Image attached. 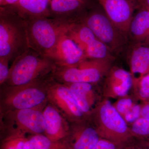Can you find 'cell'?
Returning a JSON list of instances; mask_svg holds the SVG:
<instances>
[{"mask_svg":"<svg viewBox=\"0 0 149 149\" xmlns=\"http://www.w3.org/2000/svg\"><path fill=\"white\" fill-rule=\"evenodd\" d=\"M47 56L60 67L76 66L87 58L80 46L66 33Z\"/></svg>","mask_w":149,"mask_h":149,"instance_id":"7c38bea8","label":"cell"},{"mask_svg":"<svg viewBox=\"0 0 149 149\" xmlns=\"http://www.w3.org/2000/svg\"><path fill=\"white\" fill-rule=\"evenodd\" d=\"M129 63L134 88L149 72V45L134 44L129 54Z\"/></svg>","mask_w":149,"mask_h":149,"instance_id":"ac0fdd59","label":"cell"},{"mask_svg":"<svg viewBox=\"0 0 149 149\" xmlns=\"http://www.w3.org/2000/svg\"><path fill=\"white\" fill-rule=\"evenodd\" d=\"M112 61L86 58L76 66H56L53 77L56 82L64 84L76 83L97 84L106 75L111 67Z\"/></svg>","mask_w":149,"mask_h":149,"instance_id":"52a82bcc","label":"cell"},{"mask_svg":"<svg viewBox=\"0 0 149 149\" xmlns=\"http://www.w3.org/2000/svg\"><path fill=\"white\" fill-rule=\"evenodd\" d=\"M47 101L70 123L88 118L80 109L68 86L56 82L54 78L48 88Z\"/></svg>","mask_w":149,"mask_h":149,"instance_id":"9c48e42d","label":"cell"},{"mask_svg":"<svg viewBox=\"0 0 149 149\" xmlns=\"http://www.w3.org/2000/svg\"><path fill=\"white\" fill-rule=\"evenodd\" d=\"M133 88L136 89L138 98L142 102L149 101V72Z\"/></svg>","mask_w":149,"mask_h":149,"instance_id":"cb8c5ba5","label":"cell"},{"mask_svg":"<svg viewBox=\"0 0 149 149\" xmlns=\"http://www.w3.org/2000/svg\"><path fill=\"white\" fill-rule=\"evenodd\" d=\"M65 85L69 88L80 109L89 118L99 104L95 91L96 84L76 83Z\"/></svg>","mask_w":149,"mask_h":149,"instance_id":"e0dca14e","label":"cell"},{"mask_svg":"<svg viewBox=\"0 0 149 149\" xmlns=\"http://www.w3.org/2000/svg\"><path fill=\"white\" fill-rule=\"evenodd\" d=\"M42 112L45 124L44 135L52 141L65 143L69 134L70 123L49 103Z\"/></svg>","mask_w":149,"mask_h":149,"instance_id":"9a60e30c","label":"cell"},{"mask_svg":"<svg viewBox=\"0 0 149 149\" xmlns=\"http://www.w3.org/2000/svg\"><path fill=\"white\" fill-rule=\"evenodd\" d=\"M97 1L113 24L127 35L134 12L141 7L139 0Z\"/></svg>","mask_w":149,"mask_h":149,"instance_id":"8fae6325","label":"cell"},{"mask_svg":"<svg viewBox=\"0 0 149 149\" xmlns=\"http://www.w3.org/2000/svg\"><path fill=\"white\" fill-rule=\"evenodd\" d=\"M130 128L136 139H149V118L140 117Z\"/></svg>","mask_w":149,"mask_h":149,"instance_id":"603a6c76","label":"cell"},{"mask_svg":"<svg viewBox=\"0 0 149 149\" xmlns=\"http://www.w3.org/2000/svg\"><path fill=\"white\" fill-rule=\"evenodd\" d=\"M0 149H25L28 134L12 126L0 122Z\"/></svg>","mask_w":149,"mask_h":149,"instance_id":"44dd1931","label":"cell"},{"mask_svg":"<svg viewBox=\"0 0 149 149\" xmlns=\"http://www.w3.org/2000/svg\"><path fill=\"white\" fill-rule=\"evenodd\" d=\"M100 137L89 118L71 123L65 143L68 149H92Z\"/></svg>","mask_w":149,"mask_h":149,"instance_id":"4fadbf2b","label":"cell"},{"mask_svg":"<svg viewBox=\"0 0 149 149\" xmlns=\"http://www.w3.org/2000/svg\"><path fill=\"white\" fill-rule=\"evenodd\" d=\"M25 149H68L62 142L51 140L44 134L29 135L25 143Z\"/></svg>","mask_w":149,"mask_h":149,"instance_id":"7402d4cb","label":"cell"},{"mask_svg":"<svg viewBox=\"0 0 149 149\" xmlns=\"http://www.w3.org/2000/svg\"><path fill=\"white\" fill-rule=\"evenodd\" d=\"M104 85L105 95L111 97H126L133 87L130 72L118 67H111L106 75Z\"/></svg>","mask_w":149,"mask_h":149,"instance_id":"2e32d148","label":"cell"},{"mask_svg":"<svg viewBox=\"0 0 149 149\" xmlns=\"http://www.w3.org/2000/svg\"><path fill=\"white\" fill-rule=\"evenodd\" d=\"M141 105L139 104H133L130 109L123 116L127 124L132 125L141 117Z\"/></svg>","mask_w":149,"mask_h":149,"instance_id":"d4e9b609","label":"cell"},{"mask_svg":"<svg viewBox=\"0 0 149 149\" xmlns=\"http://www.w3.org/2000/svg\"><path fill=\"white\" fill-rule=\"evenodd\" d=\"M66 34L80 46L86 58L111 61L114 59L113 54L83 22L70 24Z\"/></svg>","mask_w":149,"mask_h":149,"instance_id":"ba28073f","label":"cell"},{"mask_svg":"<svg viewBox=\"0 0 149 149\" xmlns=\"http://www.w3.org/2000/svg\"><path fill=\"white\" fill-rule=\"evenodd\" d=\"M141 7L149 10V0H139Z\"/></svg>","mask_w":149,"mask_h":149,"instance_id":"1f68e13d","label":"cell"},{"mask_svg":"<svg viewBox=\"0 0 149 149\" xmlns=\"http://www.w3.org/2000/svg\"><path fill=\"white\" fill-rule=\"evenodd\" d=\"M18 0H0L1 6L11 5L15 3Z\"/></svg>","mask_w":149,"mask_h":149,"instance_id":"4dcf8cb0","label":"cell"},{"mask_svg":"<svg viewBox=\"0 0 149 149\" xmlns=\"http://www.w3.org/2000/svg\"><path fill=\"white\" fill-rule=\"evenodd\" d=\"M89 118L100 137L111 141L119 149H125L136 143L128 124L109 101L100 103Z\"/></svg>","mask_w":149,"mask_h":149,"instance_id":"7a4b0ae2","label":"cell"},{"mask_svg":"<svg viewBox=\"0 0 149 149\" xmlns=\"http://www.w3.org/2000/svg\"><path fill=\"white\" fill-rule=\"evenodd\" d=\"M43 110L28 109L0 113V122L17 128L28 135L44 134L45 128Z\"/></svg>","mask_w":149,"mask_h":149,"instance_id":"30bf717a","label":"cell"},{"mask_svg":"<svg viewBox=\"0 0 149 149\" xmlns=\"http://www.w3.org/2000/svg\"><path fill=\"white\" fill-rule=\"evenodd\" d=\"M80 22L88 26L112 54L120 52L128 43L127 34L113 24L98 2L90 3Z\"/></svg>","mask_w":149,"mask_h":149,"instance_id":"5b68a950","label":"cell"},{"mask_svg":"<svg viewBox=\"0 0 149 149\" xmlns=\"http://www.w3.org/2000/svg\"><path fill=\"white\" fill-rule=\"evenodd\" d=\"M92 149H119L118 147L111 141L100 138L97 143Z\"/></svg>","mask_w":149,"mask_h":149,"instance_id":"83f0119b","label":"cell"},{"mask_svg":"<svg viewBox=\"0 0 149 149\" xmlns=\"http://www.w3.org/2000/svg\"><path fill=\"white\" fill-rule=\"evenodd\" d=\"M56 68L55 63L48 56L29 48L13 62L8 78L3 85H25L49 75Z\"/></svg>","mask_w":149,"mask_h":149,"instance_id":"277c9868","label":"cell"},{"mask_svg":"<svg viewBox=\"0 0 149 149\" xmlns=\"http://www.w3.org/2000/svg\"><path fill=\"white\" fill-rule=\"evenodd\" d=\"M29 49L26 22L6 6L0 9V57L13 62Z\"/></svg>","mask_w":149,"mask_h":149,"instance_id":"3957f363","label":"cell"},{"mask_svg":"<svg viewBox=\"0 0 149 149\" xmlns=\"http://www.w3.org/2000/svg\"><path fill=\"white\" fill-rule=\"evenodd\" d=\"M51 0H18L11 5L7 6L24 20L40 17H50Z\"/></svg>","mask_w":149,"mask_h":149,"instance_id":"d6986e66","label":"cell"},{"mask_svg":"<svg viewBox=\"0 0 149 149\" xmlns=\"http://www.w3.org/2000/svg\"><path fill=\"white\" fill-rule=\"evenodd\" d=\"M90 3L86 0H51L50 17L68 24L80 22Z\"/></svg>","mask_w":149,"mask_h":149,"instance_id":"5bb4252c","label":"cell"},{"mask_svg":"<svg viewBox=\"0 0 149 149\" xmlns=\"http://www.w3.org/2000/svg\"><path fill=\"white\" fill-rule=\"evenodd\" d=\"M141 105V117L149 118V101L143 102Z\"/></svg>","mask_w":149,"mask_h":149,"instance_id":"f1b7e54d","label":"cell"},{"mask_svg":"<svg viewBox=\"0 0 149 149\" xmlns=\"http://www.w3.org/2000/svg\"><path fill=\"white\" fill-rule=\"evenodd\" d=\"M52 73L25 85L0 88V113L16 110L39 109L43 110L47 104L48 88Z\"/></svg>","mask_w":149,"mask_h":149,"instance_id":"6da1fadb","label":"cell"},{"mask_svg":"<svg viewBox=\"0 0 149 149\" xmlns=\"http://www.w3.org/2000/svg\"><path fill=\"white\" fill-rule=\"evenodd\" d=\"M29 48L47 56L70 24L50 17L25 20Z\"/></svg>","mask_w":149,"mask_h":149,"instance_id":"8992f818","label":"cell"},{"mask_svg":"<svg viewBox=\"0 0 149 149\" xmlns=\"http://www.w3.org/2000/svg\"><path fill=\"white\" fill-rule=\"evenodd\" d=\"M125 149H141L138 146V145H137L136 143H135L133 144V145H131L130 146L127 147Z\"/></svg>","mask_w":149,"mask_h":149,"instance_id":"d6a6232c","label":"cell"},{"mask_svg":"<svg viewBox=\"0 0 149 149\" xmlns=\"http://www.w3.org/2000/svg\"><path fill=\"white\" fill-rule=\"evenodd\" d=\"M10 61L8 59L0 57V86L5 83L9 74L10 68L8 66Z\"/></svg>","mask_w":149,"mask_h":149,"instance_id":"4316f807","label":"cell"},{"mask_svg":"<svg viewBox=\"0 0 149 149\" xmlns=\"http://www.w3.org/2000/svg\"><path fill=\"white\" fill-rule=\"evenodd\" d=\"M128 40L134 44H147L149 40V10L141 7L134 15L127 32Z\"/></svg>","mask_w":149,"mask_h":149,"instance_id":"ffe728a7","label":"cell"},{"mask_svg":"<svg viewBox=\"0 0 149 149\" xmlns=\"http://www.w3.org/2000/svg\"><path fill=\"white\" fill-rule=\"evenodd\" d=\"M136 143L141 149H149V139H136Z\"/></svg>","mask_w":149,"mask_h":149,"instance_id":"f546056e","label":"cell"},{"mask_svg":"<svg viewBox=\"0 0 149 149\" xmlns=\"http://www.w3.org/2000/svg\"><path fill=\"white\" fill-rule=\"evenodd\" d=\"M147 44H148V45H149V40L148 42V43H147Z\"/></svg>","mask_w":149,"mask_h":149,"instance_id":"836d02e7","label":"cell"},{"mask_svg":"<svg viewBox=\"0 0 149 149\" xmlns=\"http://www.w3.org/2000/svg\"><path fill=\"white\" fill-rule=\"evenodd\" d=\"M133 104L132 99L125 97H121L113 106L123 117L132 107Z\"/></svg>","mask_w":149,"mask_h":149,"instance_id":"484cf974","label":"cell"}]
</instances>
